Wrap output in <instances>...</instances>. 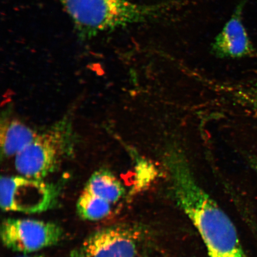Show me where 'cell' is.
Masks as SVG:
<instances>
[{"instance_id": "obj_7", "label": "cell", "mask_w": 257, "mask_h": 257, "mask_svg": "<svg viewBox=\"0 0 257 257\" xmlns=\"http://www.w3.org/2000/svg\"><path fill=\"white\" fill-rule=\"evenodd\" d=\"M247 0H242L233 15L217 35L212 51L224 59H240L255 55V50L247 33L242 20V12Z\"/></svg>"}, {"instance_id": "obj_9", "label": "cell", "mask_w": 257, "mask_h": 257, "mask_svg": "<svg viewBox=\"0 0 257 257\" xmlns=\"http://www.w3.org/2000/svg\"><path fill=\"white\" fill-rule=\"evenodd\" d=\"M83 191L114 204L123 197L124 189L116 177L106 170L93 173Z\"/></svg>"}, {"instance_id": "obj_2", "label": "cell", "mask_w": 257, "mask_h": 257, "mask_svg": "<svg viewBox=\"0 0 257 257\" xmlns=\"http://www.w3.org/2000/svg\"><path fill=\"white\" fill-rule=\"evenodd\" d=\"M86 37L139 23L161 14L165 5L146 6L128 0H59Z\"/></svg>"}, {"instance_id": "obj_4", "label": "cell", "mask_w": 257, "mask_h": 257, "mask_svg": "<svg viewBox=\"0 0 257 257\" xmlns=\"http://www.w3.org/2000/svg\"><path fill=\"white\" fill-rule=\"evenodd\" d=\"M59 193L55 186L43 180L24 176H2L0 205L6 212L41 213L57 204Z\"/></svg>"}, {"instance_id": "obj_13", "label": "cell", "mask_w": 257, "mask_h": 257, "mask_svg": "<svg viewBox=\"0 0 257 257\" xmlns=\"http://www.w3.org/2000/svg\"><path fill=\"white\" fill-rule=\"evenodd\" d=\"M249 162L250 166H251L253 171H254L257 176V155L252 154V155L249 157Z\"/></svg>"}, {"instance_id": "obj_3", "label": "cell", "mask_w": 257, "mask_h": 257, "mask_svg": "<svg viewBox=\"0 0 257 257\" xmlns=\"http://www.w3.org/2000/svg\"><path fill=\"white\" fill-rule=\"evenodd\" d=\"M69 128L59 124L35 139L15 156V168L25 178L43 180L59 168L69 153Z\"/></svg>"}, {"instance_id": "obj_14", "label": "cell", "mask_w": 257, "mask_h": 257, "mask_svg": "<svg viewBox=\"0 0 257 257\" xmlns=\"http://www.w3.org/2000/svg\"><path fill=\"white\" fill-rule=\"evenodd\" d=\"M21 257H43V256H41V255H33V256H21Z\"/></svg>"}, {"instance_id": "obj_1", "label": "cell", "mask_w": 257, "mask_h": 257, "mask_svg": "<svg viewBox=\"0 0 257 257\" xmlns=\"http://www.w3.org/2000/svg\"><path fill=\"white\" fill-rule=\"evenodd\" d=\"M173 190L178 204L198 231L210 257H248L230 217L176 157L170 161Z\"/></svg>"}, {"instance_id": "obj_5", "label": "cell", "mask_w": 257, "mask_h": 257, "mask_svg": "<svg viewBox=\"0 0 257 257\" xmlns=\"http://www.w3.org/2000/svg\"><path fill=\"white\" fill-rule=\"evenodd\" d=\"M0 235L6 248L31 253L57 245L64 232L60 225L51 221L8 218L3 221Z\"/></svg>"}, {"instance_id": "obj_12", "label": "cell", "mask_w": 257, "mask_h": 257, "mask_svg": "<svg viewBox=\"0 0 257 257\" xmlns=\"http://www.w3.org/2000/svg\"><path fill=\"white\" fill-rule=\"evenodd\" d=\"M239 98L248 108L250 117L255 121L257 126V79L240 91Z\"/></svg>"}, {"instance_id": "obj_8", "label": "cell", "mask_w": 257, "mask_h": 257, "mask_svg": "<svg viewBox=\"0 0 257 257\" xmlns=\"http://www.w3.org/2000/svg\"><path fill=\"white\" fill-rule=\"evenodd\" d=\"M34 130L18 120H5L0 128V144L6 157L16 156L38 136Z\"/></svg>"}, {"instance_id": "obj_6", "label": "cell", "mask_w": 257, "mask_h": 257, "mask_svg": "<svg viewBox=\"0 0 257 257\" xmlns=\"http://www.w3.org/2000/svg\"><path fill=\"white\" fill-rule=\"evenodd\" d=\"M136 237L130 229L120 226L103 228L91 233L72 257H136Z\"/></svg>"}, {"instance_id": "obj_10", "label": "cell", "mask_w": 257, "mask_h": 257, "mask_svg": "<svg viewBox=\"0 0 257 257\" xmlns=\"http://www.w3.org/2000/svg\"><path fill=\"white\" fill-rule=\"evenodd\" d=\"M112 205L103 199L83 191L76 202V211L82 219L98 221L110 214Z\"/></svg>"}, {"instance_id": "obj_11", "label": "cell", "mask_w": 257, "mask_h": 257, "mask_svg": "<svg viewBox=\"0 0 257 257\" xmlns=\"http://www.w3.org/2000/svg\"><path fill=\"white\" fill-rule=\"evenodd\" d=\"M156 175V170L152 163L144 160L138 163L133 192L142 191L153 181Z\"/></svg>"}]
</instances>
